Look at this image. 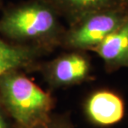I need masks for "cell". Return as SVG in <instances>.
Returning <instances> with one entry per match:
<instances>
[{
  "instance_id": "cell-1",
  "label": "cell",
  "mask_w": 128,
  "mask_h": 128,
  "mask_svg": "<svg viewBox=\"0 0 128 128\" xmlns=\"http://www.w3.org/2000/svg\"><path fill=\"white\" fill-rule=\"evenodd\" d=\"M2 10V38L43 56L61 48L66 28L58 12L44 0H27Z\"/></svg>"
},
{
  "instance_id": "cell-2",
  "label": "cell",
  "mask_w": 128,
  "mask_h": 128,
  "mask_svg": "<svg viewBox=\"0 0 128 128\" xmlns=\"http://www.w3.org/2000/svg\"><path fill=\"white\" fill-rule=\"evenodd\" d=\"M0 104L15 126L31 127L52 116L55 101L21 69H12L0 76Z\"/></svg>"
},
{
  "instance_id": "cell-3",
  "label": "cell",
  "mask_w": 128,
  "mask_h": 128,
  "mask_svg": "<svg viewBox=\"0 0 128 128\" xmlns=\"http://www.w3.org/2000/svg\"><path fill=\"white\" fill-rule=\"evenodd\" d=\"M128 18V8L106 9L82 18L66 28L61 48L91 52Z\"/></svg>"
},
{
  "instance_id": "cell-4",
  "label": "cell",
  "mask_w": 128,
  "mask_h": 128,
  "mask_svg": "<svg viewBox=\"0 0 128 128\" xmlns=\"http://www.w3.org/2000/svg\"><path fill=\"white\" fill-rule=\"evenodd\" d=\"M68 51L52 60L35 66L52 90L68 88L92 79V66L88 52Z\"/></svg>"
},
{
  "instance_id": "cell-5",
  "label": "cell",
  "mask_w": 128,
  "mask_h": 128,
  "mask_svg": "<svg viewBox=\"0 0 128 128\" xmlns=\"http://www.w3.org/2000/svg\"><path fill=\"white\" fill-rule=\"evenodd\" d=\"M84 114L97 127L110 128L123 121L126 116V102L121 94L108 88L93 91L83 104Z\"/></svg>"
},
{
  "instance_id": "cell-6",
  "label": "cell",
  "mask_w": 128,
  "mask_h": 128,
  "mask_svg": "<svg viewBox=\"0 0 128 128\" xmlns=\"http://www.w3.org/2000/svg\"><path fill=\"white\" fill-rule=\"evenodd\" d=\"M91 52L102 58L108 73L128 68V18Z\"/></svg>"
},
{
  "instance_id": "cell-7",
  "label": "cell",
  "mask_w": 128,
  "mask_h": 128,
  "mask_svg": "<svg viewBox=\"0 0 128 128\" xmlns=\"http://www.w3.org/2000/svg\"><path fill=\"white\" fill-rule=\"evenodd\" d=\"M68 25L92 12L128 8V0H44Z\"/></svg>"
},
{
  "instance_id": "cell-8",
  "label": "cell",
  "mask_w": 128,
  "mask_h": 128,
  "mask_svg": "<svg viewBox=\"0 0 128 128\" xmlns=\"http://www.w3.org/2000/svg\"><path fill=\"white\" fill-rule=\"evenodd\" d=\"M42 53L12 44L0 37V76L12 69H32Z\"/></svg>"
},
{
  "instance_id": "cell-9",
  "label": "cell",
  "mask_w": 128,
  "mask_h": 128,
  "mask_svg": "<svg viewBox=\"0 0 128 128\" xmlns=\"http://www.w3.org/2000/svg\"><path fill=\"white\" fill-rule=\"evenodd\" d=\"M14 128H74L69 119L65 116L52 115L48 121L31 127H21L14 125Z\"/></svg>"
},
{
  "instance_id": "cell-10",
  "label": "cell",
  "mask_w": 128,
  "mask_h": 128,
  "mask_svg": "<svg viewBox=\"0 0 128 128\" xmlns=\"http://www.w3.org/2000/svg\"><path fill=\"white\" fill-rule=\"evenodd\" d=\"M8 117V116L7 115L4 109L2 108V106L0 104V128H12Z\"/></svg>"
},
{
  "instance_id": "cell-11",
  "label": "cell",
  "mask_w": 128,
  "mask_h": 128,
  "mask_svg": "<svg viewBox=\"0 0 128 128\" xmlns=\"http://www.w3.org/2000/svg\"><path fill=\"white\" fill-rule=\"evenodd\" d=\"M4 8V0H0V10H2Z\"/></svg>"
}]
</instances>
